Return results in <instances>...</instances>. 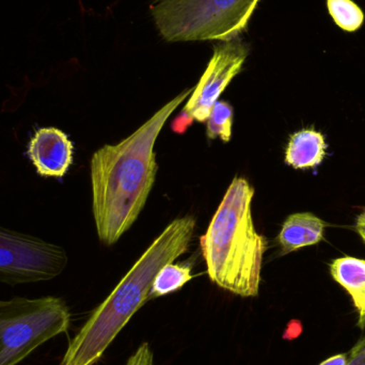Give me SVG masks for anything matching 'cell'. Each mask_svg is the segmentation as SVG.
Listing matches in <instances>:
<instances>
[{
  "mask_svg": "<svg viewBox=\"0 0 365 365\" xmlns=\"http://www.w3.org/2000/svg\"><path fill=\"white\" fill-rule=\"evenodd\" d=\"M190 93V89L182 92L128 138L104 145L92 156L94 221L106 246L115 244L143 212L158 175L154 145L167 120Z\"/></svg>",
  "mask_w": 365,
  "mask_h": 365,
  "instance_id": "1",
  "label": "cell"
},
{
  "mask_svg": "<svg viewBox=\"0 0 365 365\" xmlns=\"http://www.w3.org/2000/svg\"><path fill=\"white\" fill-rule=\"evenodd\" d=\"M195 227V219L187 216L175 219L163 231L70 341L61 365H94L100 361L135 313L151 299L150 293L158 272L188 250Z\"/></svg>",
  "mask_w": 365,
  "mask_h": 365,
  "instance_id": "2",
  "label": "cell"
},
{
  "mask_svg": "<svg viewBox=\"0 0 365 365\" xmlns=\"http://www.w3.org/2000/svg\"><path fill=\"white\" fill-rule=\"evenodd\" d=\"M255 188L235 178L200 238L208 277L225 291L257 297L267 240L255 231L252 218Z\"/></svg>",
  "mask_w": 365,
  "mask_h": 365,
  "instance_id": "3",
  "label": "cell"
},
{
  "mask_svg": "<svg viewBox=\"0 0 365 365\" xmlns=\"http://www.w3.org/2000/svg\"><path fill=\"white\" fill-rule=\"evenodd\" d=\"M259 0H154L150 6L167 42L227 41L240 36Z\"/></svg>",
  "mask_w": 365,
  "mask_h": 365,
  "instance_id": "4",
  "label": "cell"
},
{
  "mask_svg": "<svg viewBox=\"0 0 365 365\" xmlns=\"http://www.w3.org/2000/svg\"><path fill=\"white\" fill-rule=\"evenodd\" d=\"M71 313L61 298L0 300V365H17L38 347L70 328Z\"/></svg>",
  "mask_w": 365,
  "mask_h": 365,
  "instance_id": "5",
  "label": "cell"
},
{
  "mask_svg": "<svg viewBox=\"0 0 365 365\" xmlns=\"http://www.w3.org/2000/svg\"><path fill=\"white\" fill-rule=\"evenodd\" d=\"M66 265L68 255L62 247L0 227V283L17 285L51 280Z\"/></svg>",
  "mask_w": 365,
  "mask_h": 365,
  "instance_id": "6",
  "label": "cell"
},
{
  "mask_svg": "<svg viewBox=\"0 0 365 365\" xmlns=\"http://www.w3.org/2000/svg\"><path fill=\"white\" fill-rule=\"evenodd\" d=\"M249 55V45L240 36L219 44L208 62L197 87L181 115L173 121V130L178 134L186 132L193 121L205 122L210 110L232 79L242 71Z\"/></svg>",
  "mask_w": 365,
  "mask_h": 365,
  "instance_id": "7",
  "label": "cell"
},
{
  "mask_svg": "<svg viewBox=\"0 0 365 365\" xmlns=\"http://www.w3.org/2000/svg\"><path fill=\"white\" fill-rule=\"evenodd\" d=\"M73 153L72 141L59 128H38L28 143V158L43 178H63L72 166Z\"/></svg>",
  "mask_w": 365,
  "mask_h": 365,
  "instance_id": "8",
  "label": "cell"
},
{
  "mask_svg": "<svg viewBox=\"0 0 365 365\" xmlns=\"http://www.w3.org/2000/svg\"><path fill=\"white\" fill-rule=\"evenodd\" d=\"M325 227L326 223L311 212L289 215L278 236L281 255L319 244L325 235Z\"/></svg>",
  "mask_w": 365,
  "mask_h": 365,
  "instance_id": "9",
  "label": "cell"
},
{
  "mask_svg": "<svg viewBox=\"0 0 365 365\" xmlns=\"http://www.w3.org/2000/svg\"><path fill=\"white\" fill-rule=\"evenodd\" d=\"M332 279L341 285L353 299L358 312V327L365 329V259L342 257L330 264Z\"/></svg>",
  "mask_w": 365,
  "mask_h": 365,
  "instance_id": "10",
  "label": "cell"
},
{
  "mask_svg": "<svg viewBox=\"0 0 365 365\" xmlns=\"http://www.w3.org/2000/svg\"><path fill=\"white\" fill-rule=\"evenodd\" d=\"M326 149L327 145L322 133L304 128L289 137L285 163L294 169L317 168L325 158Z\"/></svg>",
  "mask_w": 365,
  "mask_h": 365,
  "instance_id": "11",
  "label": "cell"
},
{
  "mask_svg": "<svg viewBox=\"0 0 365 365\" xmlns=\"http://www.w3.org/2000/svg\"><path fill=\"white\" fill-rule=\"evenodd\" d=\"M193 278L191 267L181 264L169 263L156 274L150 298H158L179 291Z\"/></svg>",
  "mask_w": 365,
  "mask_h": 365,
  "instance_id": "12",
  "label": "cell"
},
{
  "mask_svg": "<svg viewBox=\"0 0 365 365\" xmlns=\"http://www.w3.org/2000/svg\"><path fill=\"white\" fill-rule=\"evenodd\" d=\"M328 13L343 31L357 32L364 26L365 15L354 0H326Z\"/></svg>",
  "mask_w": 365,
  "mask_h": 365,
  "instance_id": "13",
  "label": "cell"
},
{
  "mask_svg": "<svg viewBox=\"0 0 365 365\" xmlns=\"http://www.w3.org/2000/svg\"><path fill=\"white\" fill-rule=\"evenodd\" d=\"M233 107L227 102L217 101L210 110L206 125V136L210 140L220 138L223 143H227L232 136L233 125Z\"/></svg>",
  "mask_w": 365,
  "mask_h": 365,
  "instance_id": "14",
  "label": "cell"
},
{
  "mask_svg": "<svg viewBox=\"0 0 365 365\" xmlns=\"http://www.w3.org/2000/svg\"><path fill=\"white\" fill-rule=\"evenodd\" d=\"M347 365H365V336L349 351Z\"/></svg>",
  "mask_w": 365,
  "mask_h": 365,
  "instance_id": "15",
  "label": "cell"
},
{
  "mask_svg": "<svg viewBox=\"0 0 365 365\" xmlns=\"http://www.w3.org/2000/svg\"><path fill=\"white\" fill-rule=\"evenodd\" d=\"M347 364H349V356L345 355V354H340V355L328 358L319 365H347Z\"/></svg>",
  "mask_w": 365,
  "mask_h": 365,
  "instance_id": "16",
  "label": "cell"
},
{
  "mask_svg": "<svg viewBox=\"0 0 365 365\" xmlns=\"http://www.w3.org/2000/svg\"><path fill=\"white\" fill-rule=\"evenodd\" d=\"M356 227H357L358 233L360 234V236H361L362 240L365 242V210L361 215L358 216Z\"/></svg>",
  "mask_w": 365,
  "mask_h": 365,
  "instance_id": "17",
  "label": "cell"
}]
</instances>
